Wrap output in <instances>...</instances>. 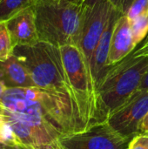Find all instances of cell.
Masks as SVG:
<instances>
[{
    "label": "cell",
    "instance_id": "obj_1",
    "mask_svg": "<svg viewBox=\"0 0 148 149\" xmlns=\"http://www.w3.org/2000/svg\"><path fill=\"white\" fill-rule=\"evenodd\" d=\"M0 106L57 143L61 136L79 131L71 100L54 92L37 86L7 88Z\"/></svg>",
    "mask_w": 148,
    "mask_h": 149
},
{
    "label": "cell",
    "instance_id": "obj_2",
    "mask_svg": "<svg viewBox=\"0 0 148 149\" xmlns=\"http://www.w3.org/2000/svg\"><path fill=\"white\" fill-rule=\"evenodd\" d=\"M148 71V57L132 53L108 70L96 90L97 123L121 107L140 87Z\"/></svg>",
    "mask_w": 148,
    "mask_h": 149
},
{
    "label": "cell",
    "instance_id": "obj_3",
    "mask_svg": "<svg viewBox=\"0 0 148 149\" xmlns=\"http://www.w3.org/2000/svg\"><path fill=\"white\" fill-rule=\"evenodd\" d=\"M34 10L39 41L57 47L79 46L85 11L83 3L68 0L37 2Z\"/></svg>",
    "mask_w": 148,
    "mask_h": 149
},
{
    "label": "cell",
    "instance_id": "obj_4",
    "mask_svg": "<svg viewBox=\"0 0 148 149\" xmlns=\"http://www.w3.org/2000/svg\"><path fill=\"white\" fill-rule=\"evenodd\" d=\"M12 54L27 69L37 87L67 97L72 106L59 47L38 41L31 45H16Z\"/></svg>",
    "mask_w": 148,
    "mask_h": 149
},
{
    "label": "cell",
    "instance_id": "obj_5",
    "mask_svg": "<svg viewBox=\"0 0 148 149\" xmlns=\"http://www.w3.org/2000/svg\"><path fill=\"white\" fill-rule=\"evenodd\" d=\"M131 138L116 131L107 121L98 122L59 138L58 149H127Z\"/></svg>",
    "mask_w": 148,
    "mask_h": 149
},
{
    "label": "cell",
    "instance_id": "obj_6",
    "mask_svg": "<svg viewBox=\"0 0 148 149\" xmlns=\"http://www.w3.org/2000/svg\"><path fill=\"white\" fill-rule=\"evenodd\" d=\"M113 9L109 0L102 1L93 6H85L79 47L85 58L89 70L93 52L108 24Z\"/></svg>",
    "mask_w": 148,
    "mask_h": 149
},
{
    "label": "cell",
    "instance_id": "obj_7",
    "mask_svg": "<svg viewBox=\"0 0 148 149\" xmlns=\"http://www.w3.org/2000/svg\"><path fill=\"white\" fill-rule=\"evenodd\" d=\"M148 113V89H139L107 119L120 134L133 138L140 134V124Z\"/></svg>",
    "mask_w": 148,
    "mask_h": 149
},
{
    "label": "cell",
    "instance_id": "obj_8",
    "mask_svg": "<svg viewBox=\"0 0 148 149\" xmlns=\"http://www.w3.org/2000/svg\"><path fill=\"white\" fill-rule=\"evenodd\" d=\"M121 15L122 13L120 10H118L116 8L113 9L111 17L108 21V24L101 36L99 42L98 43L93 52L90 63V72L94 85L95 92L99 85L100 84L101 80L103 79V78L105 77V75L112 66L108 65L111 39H112V35L115 24Z\"/></svg>",
    "mask_w": 148,
    "mask_h": 149
},
{
    "label": "cell",
    "instance_id": "obj_9",
    "mask_svg": "<svg viewBox=\"0 0 148 149\" xmlns=\"http://www.w3.org/2000/svg\"><path fill=\"white\" fill-rule=\"evenodd\" d=\"M5 22L14 46L31 45L39 41L34 6L23 10Z\"/></svg>",
    "mask_w": 148,
    "mask_h": 149
},
{
    "label": "cell",
    "instance_id": "obj_10",
    "mask_svg": "<svg viewBox=\"0 0 148 149\" xmlns=\"http://www.w3.org/2000/svg\"><path fill=\"white\" fill-rule=\"evenodd\" d=\"M135 48L130 20L126 15L122 14L117 20L113 31L108 65L111 66L120 62L131 54Z\"/></svg>",
    "mask_w": 148,
    "mask_h": 149
},
{
    "label": "cell",
    "instance_id": "obj_11",
    "mask_svg": "<svg viewBox=\"0 0 148 149\" xmlns=\"http://www.w3.org/2000/svg\"><path fill=\"white\" fill-rule=\"evenodd\" d=\"M0 81L6 88L36 86L27 69L13 54L5 60H0Z\"/></svg>",
    "mask_w": 148,
    "mask_h": 149
},
{
    "label": "cell",
    "instance_id": "obj_12",
    "mask_svg": "<svg viewBox=\"0 0 148 149\" xmlns=\"http://www.w3.org/2000/svg\"><path fill=\"white\" fill-rule=\"evenodd\" d=\"M36 3L37 0H0V21H7Z\"/></svg>",
    "mask_w": 148,
    "mask_h": 149
},
{
    "label": "cell",
    "instance_id": "obj_13",
    "mask_svg": "<svg viewBox=\"0 0 148 149\" xmlns=\"http://www.w3.org/2000/svg\"><path fill=\"white\" fill-rule=\"evenodd\" d=\"M130 24L133 38L137 46L148 35V11L131 20Z\"/></svg>",
    "mask_w": 148,
    "mask_h": 149
},
{
    "label": "cell",
    "instance_id": "obj_14",
    "mask_svg": "<svg viewBox=\"0 0 148 149\" xmlns=\"http://www.w3.org/2000/svg\"><path fill=\"white\" fill-rule=\"evenodd\" d=\"M0 143L10 147L22 149L21 142L11 128V127L0 117Z\"/></svg>",
    "mask_w": 148,
    "mask_h": 149
},
{
    "label": "cell",
    "instance_id": "obj_15",
    "mask_svg": "<svg viewBox=\"0 0 148 149\" xmlns=\"http://www.w3.org/2000/svg\"><path fill=\"white\" fill-rule=\"evenodd\" d=\"M14 45L12 44L6 22L0 21V60H5L12 55Z\"/></svg>",
    "mask_w": 148,
    "mask_h": 149
},
{
    "label": "cell",
    "instance_id": "obj_16",
    "mask_svg": "<svg viewBox=\"0 0 148 149\" xmlns=\"http://www.w3.org/2000/svg\"><path fill=\"white\" fill-rule=\"evenodd\" d=\"M148 11V0H133L125 15L131 21Z\"/></svg>",
    "mask_w": 148,
    "mask_h": 149
},
{
    "label": "cell",
    "instance_id": "obj_17",
    "mask_svg": "<svg viewBox=\"0 0 148 149\" xmlns=\"http://www.w3.org/2000/svg\"><path fill=\"white\" fill-rule=\"evenodd\" d=\"M127 149H148V134H139L133 136Z\"/></svg>",
    "mask_w": 148,
    "mask_h": 149
},
{
    "label": "cell",
    "instance_id": "obj_18",
    "mask_svg": "<svg viewBox=\"0 0 148 149\" xmlns=\"http://www.w3.org/2000/svg\"><path fill=\"white\" fill-rule=\"evenodd\" d=\"M114 8L120 10L122 14H126L133 0H109Z\"/></svg>",
    "mask_w": 148,
    "mask_h": 149
},
{
    "label": "cell",
    "instance_id": "obj_19",
    "mask_svg": "<svg viewBox=\"0 0 148 149\" xmlns=\"http://www.w3.org/2000/svg\"><path fill=\"white\" fill-rule=\"evenodd\" d=\"M132 54L135 57H148V37L137 49L132 52Z\"/></svg>",
    "mask_w": 148,
    "mask_h": 149
},
{
    "label": "cell",
    "instance_id": "obj_20",
    "mask_svg": "<svg viewBox=\"0 0 148 149\" xmlns=\"http://www.w3.org/2000/svg\"><path fill=\"white\" fill-rule=\"evenodd\" d=\"M148 133V113L143 119L140 124V134H147Z\"/></svg>",
    "mask_w": 148,
    "mask_h": 149
},
{
    "label": "cell",
    "instance_id": "obj_21",
    "mask_svg": "<svg viewBox=\"0 0 148 149\" xmlns=\"http://www.w3.org/2000/svg\"><path fill=\"white\" fill-rule=\"evenodd\" d=\"M102 1H105V0H84L83 4L85 7H90V6H93L94 4H96L98 3H100Z\"/></svg>",
    "mask_w": 148,
    "mask_h": 149
},
{
    "label": "cell",
    "instance_id": "obj_22",
    "mask_svg": "<svg viewBox=\"0 0 148 149\" xmlns=\"http://www.w3.org/2000/svg\"><path fill=\"white\" fill-rule=\"evenodd\" d=\"M140 89H148V71L146 73L142 82H141Z\"/></svg>",
    "mask_w": 148,
    "mask_h": 149
},
{
    "label": "cell",
    "instance_id": "obj_23",
    "mask_svg": "<svg viewBox=\"0 0 148 149\" xmlns=\"http://www.w3.org/2000/svg\"><path fill=\"white\" fill-rule=\"evenodd\" d=\"M6 89L7 88L5 87V86L0 81V102H1V100L3 98V93H4V92H5Z\"/></svg>",
    "mask_w": 148,
    "mask_h": 149
},
{
    "label": "cell",
    "instance_id": "obj_24",
    "mask_svg": "<svg viewBox=\"0 0 148 149\" xmlns=\"http://www.w3.org/2000/svg\"><path fill=\"white\" fill-rule=\"evenodd\" d=\"M72 3H83L84 0H68Z\"/></svg>",
    "mask_w": 148,
    "mask_h": 149
},
{
    "label": "cell",
    "instance_id": "obj_25",
    "mask_svg": "<svg viewBox=\"0 0 148 149\" xmlns=\"http://www.w3.org/2000/svg\"><path fill=\"white\" fill-rule=\"evenodd\" d=\"M6 148H8V147L3 145V144H2V143H0V149H4Z\"/></svg>",
    "mask_w": 148,
    "mask_h": 149
},
{
    "label": "cell",
    "instance_id": "obj_26",
    "mask_svg": "<svg viewBox=\"0 0 148 149\" xmlns=\"http://www.w3.org/2000/svg\"><path fill=\"white\" fill-rule=\"evenodd\" d=\"M50 1H53V0H37V2H50Z\"/></svg>",
    "mask_w": 148,
    "mask_h": 149
},
{
    "label": "cell",
    "instance_id": "obj_27",
    "mask_svg": "<svg viewBox=\"0 0 148 149\" xmlns=\"http://www.w3.org/2000/svg\"><path fill=\"white\" fill-rule=\"evenodd\" d=\"M4 149H18V148H10V147H8V148H4Z\"/></svg>",
    "mask_w": 148,
    "mask_h": 149
},
{
    "label": "cell",
    "instance_id": "obj_28",
    "mask_svg": "<svg viewBox=\"0 0 148 149\" xmlns=\"http://www.w3.org/2000/svg\"><path fill=\"white\" fill-rule=\"evenodd\" d=\"M147 37H148V36H147Z\"/></svg>",
    "mask_w": 148,
    "mask_h": 149
}]
</instances>
